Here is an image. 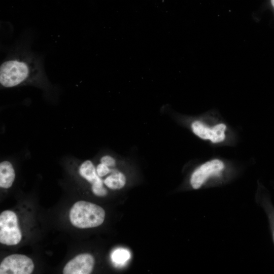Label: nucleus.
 Wrapping results in <instances>:
<instances>
[{"label": "nucleus", "instance_id": "obj_16", "mask_svg": "<svg viewBox=\"0 0 274 274\" xmlns=\"http://www.w3.org/2000/svg\"><path fill=\"white\" fill-rule=\"evenodd\" d=\"M271 4L274 8V0H271Z\"/></svg>", "mask_w": 274, "mask_h": 274}, {"label": "nucleus", "instance_id": "obj_11", "mask_svg": "<svg viewBox=\"0 0 274 274\" xmlns=\"http://www.w3.org/2000/svg\"><path fill=\"white\" fill-rule=\"evenodd\" d=\"M126 181L124 174L116 169H112L111 174L104 180V183L110 189L116 190L123 188Z\"/></svg>", "mask_w": 274, "mask_h": 274}, {"label": "nucleus", "instance_id": "obj_4", "mask_svg": "<svg viewBox=\"0 0 274 274\" xmlns=\"http://www.w3.org/2000/svg\"><path fill=\"white\" fill-rule=\"evenodd\" d=\"M22 238L16 214L6 210L0 215V242L6 245L18 244Z\"/></svg>", "mask_w": 274, "mask_h": 274}, {"label": "nucleus", "instance_id": "obj_7", "mask_svg": "<svg viewBox=\"0 0 274 274\" xmlns=\"http://www.w3.org/2000/svg\"><path fill=\"white\" fill-rule=\"evenodd\" d=\"M94 259L88 253L77 255L70 260L63 269L64 274H89L92 271Z\"/></svg>", "mask_w": 274, "mask_h": 274}, {"label": "nucleus", "instance_id": "obj_5", "mask_svg": "<svg viewBox=\"0 0 274 274\" xmlns=\"http://www.w3.org/2000/svg\"><path fill=\"white\" fill-rule=\"evenodd\" d=\"M34 268L32 260L24 255L15 254L5 257L0 264L1 274H30Z\"/></svg>", "mask_w": 274, "mask_h": 274}, {"label": "nucleus", "instance_id": "obj_12", "mask_svg": "<svg viewBox=\"0 0 274 274\" xmlns=\"http://www.w3.org/2000/svg\"><path fill=\"white\" fill-rule=\"evenodd\" d=\"M129 251L125 249L119 248L115 250L112 254L113 262L117 265L123 264L130 258Z\"/></svg>", "mask_w": 274, "mask_h": 274}, {"label": "nucleus", "instance_id": "obj_8", "mask_svg": "<svg viewBox=\"0 0 274 274\" xmlns=\"http://www.w3.org/2000/svg\"><path fill=\"white\" fill-rule=\"evenodd\" d=\"M255 201L266 213L274 242V207L270 197L268 194L259 187L255 194Z\"/></svg>", "mask_w": 274, "mask_h": 274}, {"label": "nucleus", "instance_id": "obj_6", "mask_svg": "<svg viewBox=\"0 0 274 274\" xmlns=\"http://www.w3.org/2000/svg\"><path fill=\"white\" fill-rule=\"evenodd\" d=\"M192 132L203 140H209L213 143L222 142L226 138L227 127L223 123L210 127L200 120H195L190 125Z\"/></svg>", "mask_w": 274, "mask_h": 274}, {"label": "nucleus", "instance_id": "obj_10", "mask_svg": "<svg viewBox=\"0 0 274 274\" xmlns=\"http://www.w3.org/2000/svg\"><path fill=\"white\" fill-rule=\"evenodd\" d=\"M79 173L91 185L101 180L97 174L93 163L89 160H87L81 163L79 168Z\"/></svg>", "mask_w": 274, "mask_h": 274}, {"label": "nucleus", "instance_id": "obj_9", "mask_svg": "<svg viewBox=\"0 0 274 274\" xmlns=\"http://www.w3.org/2000/svg\"><path fill=\"white\" fill-rule=\"evenodd\" d=\"M15 178V170L12 163L4 161L0 163V187L3 188L11 187Z\"/></svg>", "mask_w": 274, "mask_h": 274}, {"label": "nucleus", "instance_id": "obj_2", "mask_svg": "<svg viewBox=\"0 0 274 274\" xmlns=\"http://www.w3.org/2000/svg\"><path fill=\"white\" fill-rule=\"evenodd\" d=\"M105 211L94 203L81 200L72 206L70 212V219L73 225L79 228L98 226L104 222Z\"/></svg>", "mask_w": 274, "mask_h": 274}, {"label": "nucleus", "instance_id": "obj_14", "mask_svg": "<svg viewBox=\"0 0 274 274\" xmlns=\"http://www.w3.org/2000/svg\"><path fill=\"white\" fill-rule=\"evenodd\" d=\"M112 170V169H111V167L101 162H100L96 167V173L100 178L106 176L109 173H111Z\"/></svg>", "mask_w": 274, "mask_h": 274}, {"label": "nucleus", "instance_id": "obj_3", "mask_svg": "<svg viewBox=\"0 0 274 274\" xmlns=\"http://www.w3.org/2000/svg\"><path fill=\"white\" fill-rule=\"evenodd\" d=\"M226 168L225 162L218 158L208 160L197 166L192 173L189 180L191 187L195 190L213 183L223 176Z\"/></svg>", "mask_w": 274, "mask_h": 274}, {"label": "nucleus", "instance_id": "obj_15", "mask_svg": "<svg viewBox=\"0 0 274 274\" xmlns=\"http://www.w3.org/2000/svg\"><path fill=\"white\" fill-rule=\"evenodd\" d=\"M100 162L111 168L115 167L116 164L115 158L110 155H105L102 156Z\"/></svg>", "mask_w": 274, "mask_h": 274}, {"label": "nucleus", "instance_id": "obj_13", "mask_svg": "<svg viewBox=\"0 0 274 274\" xmlns=\"http://www.w3.org/2000/svg\"><path fill=\"white\" fill-rule=\"evenodd\" d=\"M91 185L92 191L95 195L99 196H104L107 195V191L104 186V181L102 180Z\"/></svg>", "mask_w": 274, "mask_h": 274}, {"label": "nucleus", "instance_id": "obj_1", "mask_svg": "<svg viewBox=\"0 0 274 274\" xmlns=\"http://www.w3.org/2000/svg\"><path fill=\"white\" fill-rule=\"evenodd\" d=\"M43 76L41 63L32 55L11 56L0 67V84L4 88L35 84Z\"/></svg>", "mask_w": 274, "mask_h": 274}]
</instances>
